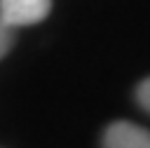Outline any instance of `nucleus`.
<instances>
[{
	"mask_svg": "<svg viewBox=\"0 0 150 148\" xmlns=\"http://www.w3.org/2000/svg\"><path fill=\"white\" fill-rule=\"evenodd\" d=\"M52 0H0V21L9 28L33 26L47 19Z\"/></svg>",
	"mask_w": 150,
	"mask_h": 148,
	"instance_id": "1",
	"label": "nucleus"
},
{
	"mask_svg": "<svg viewBox=\"0 0 150 148\" xmlns=\"http://www.w3.org/2000/svg\"><path fill=\"white\" fill-rule=\"evenodd\" d=\"M103 148H150V129L120 120L103 134Z\"/></svg>",
	"mask_w": 150,
	"mask_h": 148,
	"instance_id": "2",
	"label": "nucleus"
},
{
	"mask_svg": "<svg viewBox=\"0 0 150 148\" xmlns=\"http://www.w3.org/2000/svg\"><path fill=\"white\" fill-rule=\"evenodd\" d=\"M14 40H16L14 28H9V26H5V23L0 21V59L14 47Z\"/></svg>",
	"mask_w": 150,
	"mask_h": 148,
	"instance_id": "3",
	"label": "nucleus"
},
{
	"mask_svg": "<svg viewBox=\"0 0 150 148\" xmlns=\"http://www.w3.org/2000/svg\"><path fill=\"white\" fill-rule=\"evenodd\" d=\"M136 101L150 113V78L138 85V89H136Z\"/></svg>",
	"mask_w": 150,
	"mask_h": 148,
	"instance_id": "4",
	"label": "nucleus"
}]
</instances>
